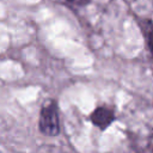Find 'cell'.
Segmentation results:
<instances>
[{
  "mask_svg": "<svg viewBox=\"0 0 153 153\" xmlns=\"http://www.w3.org/2000/svg\"><path fill=\"white\" fill-rule=\"evenodd\" d=\"M38 128L42 134L48 136H56L60 134V117L55 100H49L42 106L39 112Z\"/></svg>",
  "mask_w": 153,
  "mask_h": 153,
  "instance_id": "1",
  "label": "cell"
},
{
  "mask_svg": "<svg viewBox=\"0 0 153 153\" xmlns=\"http://www.w3.org/2000/svg\"><path fill=\"white\" fill-rule=\"evenodd\" d=\"M91 121L97 128L104 130L115 121V114L108 106H98L91 114Z\"/></svg>",
  "mask_w": 153,
  "mask_h": 153,
  "instance_id": "2",
  "label": "cell"
},
{
  "mask_svg": "<svg viewBox=\"0 0 153 153\" xmlns=\"http://www.w3.org/2000/svg\"><path fill=\"white\" fill-rule=\"evenodd\" d=\"M139 24L145 37L147 50L151 56V65L153 68V22L151 19H143V20H140Z\"/></svg>",
  "mask_w": 153,
  "mask_h": 153,
  "instance_id": "3",
  "label": "cell"
},
{
  "mask_svg": "<svg viewBox=\"0 0 153 153\" xmlns=\"http://www.w3.org/2000/svg\"><path fill=\"white\" fill-rule=\"evenodd\" d=\"M68 4L73 5V6H78V7H81V6H86L91 2V0H66Z\"/></svg>",
  "mask_w": 153,
  "mask_h": 153,
  "instance_id": "4",
  "label": "cell"
}]
</instances>
